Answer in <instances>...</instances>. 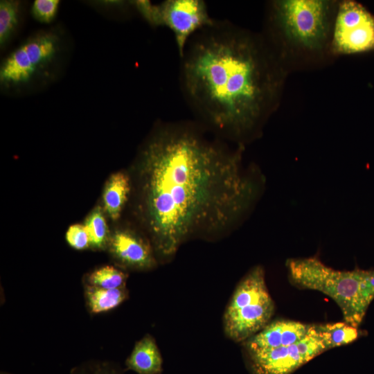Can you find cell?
I'll return each mask as SVG.
<instances>
[{"mask_svg":"<svg viewBox=\"0 0 374 374\" xmlns=\"http://www.w3.org/2000/svg\"><path fill=\"white\" fill-rule=\"evenodd\" d=\"M1 374H10V373H7V372L2 371V372L1 373Z\"/></svg>","mask_w":374,"mask_h":374,"instance_id":"cell-22","label":"cell"},{"mask_svg":"<svg viewBox=\"0 0 374 374\" xmlns=\"http://www.w3.org/2000/svg\"><path fill=\"white\" fill-rule=\"evenodd\" d=\"M311 327L312 325L291 320L269 323L247 340L246 349L248 353H252L294 344L304 338Z\"/></svg>","mask_w":374,"mask_h":374,"instance_id":"cell-11","label":"cell"},{"mask_svg":"<svg viewBox=\"0 0 374 374\" xmlns=\"http://www.w3.org/2000/svg\"><path fill=\"white\" fill-rule=\"evenodd\" d=\"M84 226L89 234L90 246L97 249H104L109 242L110 235L100 206L96 207L89 215Z\"/></svg>","mask_w":374,"mask_h":374,"instance_id":"cell-18","label":"cell"},{"mask_svg":"<svg viewBox=\"0 0 374 374\" xmlns=\"http://www.w3.org/2000/svg\"><path fill=\"white\" fill-rule=\"evenodd\" d=\"M59 6V0H35L31 6L30 14L36 21L50 24L55 19Z\"/></svg>","mask_w":374,"mask_h":374,"instance_id":"cell-19","label":"cell"},{"mask_svg":"<svg viewBox=\"0 0 374 374\" xmlns=\"http://www.w3.org/2000/svg\"><path fill=\"white\" fill-rule=\"evenodd\" d=\"M66 240L72 248L77 250L85 249L90 246L87 230L82 224L70 226L66 233Z\"/></svg>","mask_w":374,"mask_h":374,"instance_id":"cell-20","label":"cell"},{"mask_svg":"<svg viewBox=\"0 0 374 374\" xmlns=\"http://www.w3.org/2000/svg\"><path fill=\"white\" fill-rule=\"evenodd\" d=\"M181 59L187 100L211 127L240 146L258 136L281 81L266 47L214 22L192 37Z\"/></svg>","mask_w":374,"mask_h":374,"instance_id":"cell-2","label":"cell"},{"mask_svg":"<svg viewBox=\"0 0 374 374\" xmlns=\"http://www.w3.org/2000/svg\"><path fill=\"white\" fill-rule=\"evenodd\" d=\"M127 274L112 266L100 267L87 276L84 284L104 289H120L125 287Z\"/></svg>","mask_w":374,"mask_h":374,"instance_id":"cell-17","label":"cell"},{"mask_svg":"<svg viewBox=\"0 0 374 374\" xmlns=\"http://www.w3.org/2000/svg\"><path fill=\"white\" fill-rule=\"evenodd\" d=\"M125 365L138 374H160L162 358L154 338L145 335L137 341L127 357Z\"/></svg>","mask_w":374,"mask_h":374,"instance_id":"cell-12","label":"cell"},{"mask_svg":"<svg viewBox=\"0 0 374 374\" xmlns=\"http://www.w3.org/2000/svg\"><path fill=\"white\" fill-rule=\"evenodd\" d=\"M22 3L16 0L0 1V47L4 48L17 32L22 15Z\"/></svg>","mask_w":374,"mask_h":374,"instance_id":"cell-16","label":"cell"},{"mask_svg":"<svg viewBox=\"0 0 374 374\" xmlns=\"http://www.w3.org/2000/svg\"><path fill=\"white\" fill-rule=\"evenodd\" d=\"M326 350L350 344L359 337V330L346 322L314 325Z\"/></svg>","mask_w":374,"mask_h":374,"instance_id":"cell-15","label":"cell"},{"mask_svg":"<svg viewBox=\"0 0 374 374\" xmlns=\"http://www.w3.org/2000/svg\"><path fill=\"white\" fill-rule=\"evenodd\" d=\"M134 4L150 25L172 30L181 57L192 37L215 22L200 0H168L157 5L149 1H136Z\"/></svg>","mask_w":374,"mask_h":374,"instance_id":"cell-7","label":"cell"},{"mask_svg":"<svg viewBox=\"0 0 374 374\" xmlns=\"http://www.w3.org/2000/svg\"><path fill=\"white\" fill-rule=\"evenodd\" d=\"M290 281L299 288L321 292L340 308L345 322L358 327L374 299L372 270H338L317 257L288 259Z\"/></svg>","mask_w":374,"mask_h":374,"instance_id":"cell-3","label":"cell"},{"mask_svg":"<svg viewBox=\"0 0 374 374\" xmlns=\"http://www.w3.org/2000/svg\"><path fill=\"white\" fill-rule=\"evenodd\" d=\"M332 45L342 54L374 49V17L360 3L344 1L337 11Z\"/></svg>","mask_w":374,"mask_h":374,"instance_id":"cell-8","label":"cell"},{"mask_svg":"<svg viewBox=\"0 0 374 374\" xmlns=\"http://www.w3.org/2000/svg\"><path fill=\"white\" fill-rule=\"evenodd\" d=\"M109 249L121 265L136 269H149L157 264L149 240L130 229H119L110 235Z\"/></svg>","mask_w":374,"mask_h":374,"instance_id":"cell-10","label":"cell"},{"mask_svg":"<svg viewBox=\"0 0 374 374\" xmlns=\"http://www.w3.org/2000/svg\"><path fill=\"white\" fill-rule=\"evenodd\" d=\"M132 190L131 177L124 172L113 173L107 181L103 195L104 208L112 220L121 217Z\"/></svg>","mask_w":374,"mask_h":374,"instance_id":"cell-13","label":"cell"},{"mask_svg":"<svg viewBox=\"0 0 374 374\" xmlns=\"http://www.w3.org/2000/svg\"><path fill=\"white\" fill-rule=\"evenodd\" d=\"M84 294L88 310L91 314H100L114 309L127 298L125 287L104 289L84 284Z\"/></svg>","mask_w":374,"mask_h":374,"instance_id":"cell-14","label":"cell"},{"mask_svg":"<svg viewBox=\"0 0 374 374\" xmlns=\"http://www.w3.org/2000/svg\"><path fill=\"white\" fill-rule=\"evenodd\" d=\"M274 310L264 269L255 266L238 283L226 309L225 333L237 342L247 340L269 323Z\"/></svg>","mask_w":374,"mask_h":374,"instance_id":"cell-5","label":"cell"},{"mask_svg":"<svg viewBox=\"0 0 374 374\" xmlns=\"http://www.w3.org/2000/svg\"><path fill=\"white\" fill-rule=\"evenodd\" d=\"M326 350L314 325L296 343L249 353L255 374H290L296 368Z\"/></svg>","mask_w":374,"mask_h":374,"instance_id":"cell-9","label":"cell"},{"mask_svg":"<svg viewBox=\"0 0 374 374\" xmlns=\"http://www.w3.org/2000/svg\"><path fill=\"white\" fill-rule=\"evenodd\" d=\"M63 31L39 30L5 57L0 65V87L19 93L48 84L59 74L67 46Z\"/></svg>","mask_w":374,"mask_h":374,"instance_id":"cell-4","label":"cell"},{"mask_svg":"<svg viewBox=\"0 0 374 374\" xmlns=\"http://www.w3.org/2000/svg\"><path fill=\"white\" fill-rule=\"evenodd\" d=\"M134 211L156 255L169 258L195 236L242 225L258 203L265 178L233 150L192 125L153 132L133 168Z\"/></svg>","mask_w":374,"mask_h":374,"instance_id":"cell-1","label":"cell"},{"mask_svg":"<svg viewBox=\"0 0 374 374\" xmlns=\"http://www.w3.org/2000/svg\"><path fill=\"white\" fill-rule=\"evenodd\" d=\"M70 374H121L108 362L89 361L74 367Z\"/></svg>","mask_w":374,"mask_h":374,"instance_id":"cell-21","label":"cell"},{"mask_svg":"<svg viewBox=\"0 0 374 374\" xmlns=\"http://www.w3.org/2000/svg\"><path fill=\"white\" fill-rule=\"evenodd\" d=\"M331 3L323 0H283L274 3V18L283 37L297 47L321 49L328 37Z\"/></svg>","mask_w":374,"mask_h":374,"instance_id":"cell-6","label":"cell"}]
</instances>
